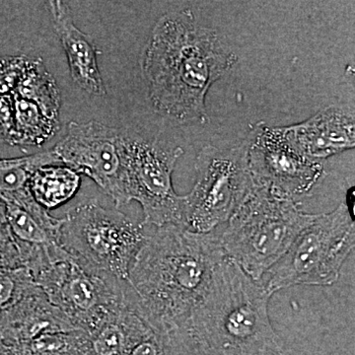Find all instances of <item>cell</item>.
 I'll return each mask as SVG.
<instances>
[{
	"instance_id": "cell-1",
	"label": "cell",
	"mask_w": 355,
	"mask_h": 355,
	"mask_svg": "<svg viewBox=\"0 0 355 355\" xmlns=\"http://www.w3.org/2000/svg\"><path fill=\"white\" fill-rule=\"evenodd\" d=\"M237 62L216 30L200 24L191 9L165 14L141 58L154 111L177 125L207 123V93Z\"/></svg>"
},
{
	"instance_id": "cell-2",
	"label": "cell",
	"mask_w": 355,
	"mask_h": 355,
	"mask_svg": "<svg viewBox=\"0 0 355 355\" xmlns=\"http://www.w3.org/2000/svg\"><path fill=\"white\" fill-rule=\"evenodd\" d=\"M225 258L216 231L156 227L147 234L132 261L125 284V298L153 330H172L205 295Z\"/></svg>"
},
{
	"instance_id": "cell-3",
	"label": "cell",
	"mask_w": 355,
	"mask_h": 355,
	"mask_svg": "<svg viewBox=\"0 0 355 355\" xmlns=\"http://www.w3.org/2000/svg\"><path fill=\"white\" fill-rule=\"evenodd\" d=\"M272 296L225 258L189 316L168 331L191 355H288L270 322Z\"/></svg>"
},
{
	"instance_id": "cell-4",
	"label": "cell",
	"mask_w": 355,
	"mask_h": 355,
	"mask_svg": "<svg viewBox=\"0 0 355 355\" xmlns=\"http://www.w3.org/2000/svg\"><path fill=\"white\" fill-rule=\"evenodd\" d=\"M315 217L296 200L253 183L220 235L222 249L226 258L261 282Z\"/></svg>"
},
{
	"instance_id": "cell-5",
	"label": "cell",
	"mask_w": 355,
	"mask_h": 355,
	"mask_svg": "<svg viewBox=\"0 0 355 355\" xmlns=\"http://www.w3.org/2000/svg\"><path fill=\"white\" fill-rule=\"evenodd\" d=\"M27 268L77 330H92L125 301V282L88 270L60 245L35 250Z\"/></svg>"
},
{
	"instance_id": "cell-6",
	"label": "cell",
	"mask_w": 355,
	"mask_h": 355,
	"mask_svg": "<svg viewBox=\"0 0 355 355\" xmlns=\"http://www.w3.org/2000/svg\"><path fill=\"white\" fill-rule=\"evenodd\" d=\"M60 246L92 272L127 282L135 256L146 239L141 224L93 198L64 217Z\"/></svg>"
},
{
	"instance_id": "cell-7",
	"label": "cell",
	"mask_w": 355,
	"mask_h": 355,
	"mask_svg": "<svg viewBox=\"0 0 355 355\" xmlns=\"http://www.w3.org/2000/svg\"><path fill=\"white\" fill-rule=\"evenodd\" d=\"M354 246V220L343 202L329 214H316L263 284L270 295L292 286H331Z\"/></svg>"
},
{
	"instance_id": "cell-8",
	"label": "cell",
	"mask_w": 355,
	"mask_h": 355,
	"mask_svg": "<svg viewBox=\"0 0 355 355\" xmlns=\"http://www.w3.org/2000/svg\"><path fill=\"white\" fill-rule=\"evenodd\" d=\"M195 168L197 181L184 196V227L214 232L239 209L253 184L246 141L231 148L203 147Z\"/></svg>"
},
{
	"instance_id": "cell-9",
	"label": "cell",
	"mask_w": 355,
	"mask_h": 355,
	"mask_svg": "<svg viewBox=\"0 0 355 355\" xmlns=\"http://www.w3.org/2000/svg\"><path fill=\"white\" fill-rule=\"evenodd\" d=\"M182 147L165 146L128 133L125 146L128 187L130 202L137 200L144 211L142 226L184 227V196L175 191L172 175Z\"/></svg>"
},
{
	"instance_id": "cell-10",
	"label": "cell",
	"mask_w": 355,
	"mask_h": 355,
	"mask_svg": "<svg viewBox=\"0 0 355 355\" xmlns=\"http://www.w3.org/2000/svg\"><path fill=\"white\" fill-rule=\"evenodd\" d=\"M128 133L99 121H71L53 151L62 164L93 180L119 209L130 202L125 158Z\"/></svg>"
},
{
	"instance_id": "cell-11",
	"label": "cell",
	"mask_w": 355,
	"mask_h": 355,
	"mask_svg": "<svg viewBox=\"0 0 355 355\" xmlns=\"http://www.w3.org/2000/svg\"><path fill=\"white\" fill-rule=\"evenodd\" d=\"M245 141L253 183L275 195L296 200L309 195L324 177L323 163L299 153L280 128L257 123Z\"/></svg>"
},
{
	"instance_id": "cell-12",
	"label": "cell",
	"mask_w": 355,
	"mask_h": 355,
	"mask_svg": "<svg viewBox=\"0 0 355 355\" xmlns=\"http://www.w3.org/2000/svg\"><path fill=\"white\" fill-rule=\"evenodd\" d=\"M280 130L299 153L317 162L355 146L354 114L340 107H327L302 123Z\"/></svg>"
},
{
	"instance_id": "cell-13",
	"label": "cell",
	"mask_w": 355,
	"mask_h": 355,
	"mask_svg": "<svg viewBox=\"0 0 355 355\" xmlns=\"http://www.w3.org/2000/svg\"><path fill=\"white\" fill-rule=\"evenodd\" d=\"M77 330L39 288L18 301L15 305L0 313V338L6 347L34 340L46 334Z\"/></svg>"
},
{
	"instance_id": "cell-14",
	"label": "cell",
	"mask_w": 355,
	"mask_h": 355,
	"mask_svg": "<svg viewBox=\"0 0 355 355\" xmlns=\"http://www.w3.org/2000/svg\"><path fill=\"white\" fill-rule=\"evenodd\" d=\"M53 27L60 40L70 74L79 88L93 96L106 95V87L98 67L97 49L89 35L74 24L71 10L67 2L48 1Z\"/></svg>"
},
{
	"instance_id": "cell-15",
	"label": "cell",
	"mask_w": 355,
	"mask_h": 355,
	"mask_svg": "<svg viewBox=\"0 0 355 355\" xmlns=\"http://www.w3.org/2000/svg\"><path fill=\"white\" fill-rule=\"evenodd\" d=\"M151 331L127 299L86 333L85 355H130Z\"/></svg>"
},
{
	"instance_id": "cell-16",
	"label": "cell",
	"mask_w": 355,
	"mask_h": 355,
	"mask_svg": "<svg viewBox=\"0 0 355 355\" xmlns=\"http://www.w3.org/2000/svg\"><path fill=\"white\" fill-rule=\"evenodd\" d=\"M62 164L53 150L23 156L0 159V200L17 205L43 220L51 216L36 202L30 191V180L39 168L46 165Z\"/></svg>"
},
{
	"instance_id": "cell-17",
	"label": "cell",
	"mask_w": 355,
	"mask_h": 355,
	"mask_svg": "<svg viewBox=\"0 0 355 355\" xmlns=\"http://www.w3.org/2000/svg\"><path fill=\"white\" fill-rule=\"evenodd\" d=\"M81 175L64 164L39 168L30 180L33 198L46 211L60 207L76 195Z\"/></svg>"
},
{
	"instance_id": "cell-18",
	"label": "cell",
	"mask_w": 355,
	"mask_h": 355,
	"mask_svg": "<svg viewBox=\"0 0 355 355\" xmlns=\"http://www.w3.org/2000/svg\"><path fill=\"white\" fill-rule=\"evenodd\" d=\"M13 96L33 103L44 114L60 120L62 93L42 58H31Z\"/></svg>"
},
{
	"instance_id": "cell-19",
	"label": "cell",
	"mask_w": 355,
	"mask_h": 355,
	"mask_svg": "<svg viewBox=\"0 0 355 355\" xmlns=\"http://www.w3.org/2000/svg\"><path fill=\"white\" fill-rule=\"evenodd\" d=\"M15 132L12 146L40 147L60 128L58 119L44 114L36 105L13 96Z\"/></svg>"
},
{
	"instance_id": "cell-20",
	"label": "cell",
	"mask_w": 355,
	"mask_h": 355,
	"mask_svg": "<svg viewBox=\"0 0 355 355\" xmlns=\"http://www.w3.org/2000/svg\"><path fill=\"white\" fill-rule=\"evenodd\" d=\"M6 223L18 241L31 246L46 247L60 245L64 218L43 220L17 205L4 203Z\"/></svg>"
},
{
	"instance_id": "cell-21",
	"label": "cell",
	"mask_w": 355,
	"mask_h": 355,
	"mask_svg": "<svg viewBox=\"0 0 355 355\" xmlns=\"http://www.w3.org/2000/svg\"><path fill=\"white\" fill-rule=\"evenodd\" d=\"M86 340L85 331H60L6 347L8 355H85Z\"/></svg>"
},
{
	"instance_id": "cell-22",
	"label": "cell",
	"mask_w": 355,
	"mask_h": 355,
	"mask_svg": "<svg viewBox=\"0 0 355 355\" xmlns=\"http://www.w3.org/2000/svg\"><path fill=\"white\" fill-rule=\"evenodd\" d=\"M37 286L28 268H0V313L12 307Z\"/></svg>"
},
{
	"instance_id": "cell-23",
	"label": "cell",
	"mask_w": 355,
	"mask_h": 355,
	"mask_svg": "<svg viewBox=\"0 0 355 355\" xmlns=\"http://www.w3.org/2000/svg\"><path fill=\"white\" fill-rule=\"evenodd\" d=\"M34 247L18 241L7 223L0 226V268H26Z\"/></svg>"
},
{
	"instance_id": "cell-24",
	"label": "cell",
	"mask_w": 355,
	"mask_h": 355,
	"mask_svg": "<svg viewBox=\"0 0 355 355\" xmlns=\"http://www.w3.org/2000/svg\"><path fill=\"white\" fill-rule=\"evenodd\" d=\"M31 58L26 55L0 58V96H13Z\"/></svg>"
},
{
	"instance_id": "cell-25",
	"label": "cell",
	"mask_w": 355,
	"mask_h": 355,
	"mask_svg": "<svg viewBox=\"0 0 355 355\" xmlns=\"http://www.w3.org/2000/svg\"><path fill=\"white\" fill-rule=\"evenodd\" d=\"M130 355H171L167 331H151Z\"/></svg>"
},
{
	"instance_id": "cell-26",
	"label": "cell",
	"mask_w": 355,
	"mask_h": 355,
	"mask_svg": "<svg viewBox=\"0 0 355 355\" xmlns=\"http://www.w3.org/2000/svg\"><path fill=\"white\" fill-rule=\"evenodd\" d=\"M15 132L13 96H0V144L12 146Z\"/></svg>"
},
{
	"instance_id": "cell-27",
	"label": "cell",
	"mask_w": 355,
	"mask_h": 355,
	"mask_svg": "<svg viewBox=\"0 0 355 355\" xmlns=\"http://www.w3.org/2000/svg\"><path fill=\"white\" fill-rule=\"evenodd\" d=\"M6 224V205L0 200V226Z\"/></svg>"
},
{
	"instance_id": "cell-28",
	"label": "cell",
	"mask_w": 355,
	"mask_h": 355,
	"mask_svg": "<svg viewBox=\"0 0 355 355\" xmlns=\"http://www.w3.org/2000/svg\"><path fill=\"white\" fill-rule=\"evenodd\" d=\"M0 355H8L7 354L6 347L3 342H2L1 338H0Z\"/></svg>"
}]
</instances>
